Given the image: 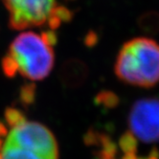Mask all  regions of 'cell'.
<instances>
[{"label": "cell", "instance_id": "1", "mask_svg": "<svg viewBox=\"0 0 159 159\" xmlns=\"http://www.w3.org/2000/svg\"><path fill=\"white\" fill-rule=\"evenodd\" d=\"M54 66V51L41 35L33 32L22 33L11 44L2 61L8 77L17 73L32 81L46 78Z\"/></svg>", "mask_w": 159, "mask_h": 159}, {"label": "cell", "instance_id": "2", "mask_svg": "<svg viewBox=\"0 0 159 159\" xmlns=\"http://www.w3.org/2000/svg\"><path fill=\"white\" fill-rule=\"evenodd\" d=\"M114 71L122 82L149 88L159 82V44L149 38H135L125 43Z\"/></svg>", "mask_w": 159, "mask_h": 159}, {"label": "cell", "instance_id": "3", "mask_svg": "<svg viewBox=\"0 0 159 159\" xmlns=\"http://www.w3.org/2000/svg\"><path fill=\"white\" fill-rule=\"evenodd\" d=\"M0 138L51 159H59L54 134L43 125L27 121L26 117L12 124L0 121Z\"/></svg>", "mask_w": 159, "mask_h": 159}, {"label": "cell", "instance_id": "4", "mask_svg": "<svg viewBox=\"0 0 159 159\" xmlns=\"http://www.w3.org/2000/svg\"><path fill=\"white\" fill-rule=\"evenodd\" d=\"M10 16V26L16 30L46 23L57 0H3Z\"/></svg>", "mask_w": 159, "mask_h": 159}, {"label": "cell", "instance_id": "5", "mask_svg": "<svg viewBox=\"0 0 159 159\" xmlns=\"http://www.w3.org/2000/svg\"><path fill=\"white\" fill-rule=\"evenodd\" d=\"M129 126L130 131L142 142H159V98L136 101L129 111Z\"/></svg>", "mask_w": 159, "mask_h": 159}, {"label": "cell", "instance_id": "6", "mask_svg": "<svg viewBox=\"0 0 159 159\" xmlns=\"http://www.w3.org/2000/svg\"><path fill=\"white\" fill-rule=\"evenodd\" d=\"M0 159H51L0 138Z\"/></svg>", "mask_w": 159, "mask_h": 159}, {"label": "cell", "instance_id": "7", "mask_svg": "<svg viewBox=\"0 0 159 159\" xmlns=\"http://www.w3.org/2000/svg\"><path fill=\"white\" fill-rule=\"evenodd\" d=\"M63 81L68 86L82 84L87 76V68L84 62L78 60H70L63 65Z\"/></svg>", "mask_w": 159, "mask_h": 159}, {"label": "cell", "instance_id": "8", "mask_svg": "<svg viewBox=\"0 0 159 159\" xmlns=\"http://www.w3.org/2000/svg\"><path fill=\"white\" fill-rule=\"evenodd\" d=\"M139 28L147 34H157L159 32V14L156 12H148L138 18Z\"/></svg>", "mask_w": 159, "mask_h": 159}, {"label": "cell", "instance_id": "9", "mask_svg": "<svg viewBox=\"0 0 159 159\" xmlns=\"http://www.w3.org/2000/svg\"><path fill=\"white\" fill-rule=\"evenodd\" d=\"M94 101L96 105L102 106L107 109L115 108L120 103L118 95L110 90H102L96 95Z\"/></svg>", "mask_w": 159, "mask_h": 159}, {"label": "cell", "instance_id": "10", "mask_svg": "<svg viewBox=\"0 0 159 159\" xmlns=\"http://www.w3.org/2000/svg\"><path fill=\"white\" fill-rule=\"evenodd\" d=\"M100 156L106 159H113L117 153V145L106 133L102 134L100 141Z\"/></svg>", "mask_w": 159, "mask_h": 159}, {"label": "cell", "instance_id": "11", "mask_svg": "<svg viewBox=\"0 0 159 159\" xmlns=\"http://www.w3.org/2000/svg\"><path fill=\"white\" fill-rule=\"evenodd\" d=\"M119 147L125 154L136 153L138 147L137 137L130 130L126 131L121 135V137L119 139Z\"/></svg>", "mask_w": 159, "mask_h": 159}, {"label": "cell", "instance_id": "12", "mask_svg": "<svg viewBox=\"0 0 159 159\" xmlns=\"http://www.w3.org/2000/svg\"><path fill=\"white\" fill-rule=\"evenodd\" d=\"M51 15L57 16L61 22H70L74 17V13L71 10L64 6H58V5L53 9Z\"/></svg>", "mask_w": 159, "mask_h": 159}, {"label": "cell", "instance_id": "13", "mask_svg": "<svg viewBox=\"0 0 159 159\" xmlns=\"http://www.w3.org/2000/svg\"><path fill=\"white\" fill-rule=\"evenodd\" d=\"M103 132H99L93 129H89L84 135V143L88 147H99Z\"/></svg>", "mask_w": 159, "mask_h": 159}, {"label": "cell", "instance_id": "14", "mask_svg": "<svg viewBox=\"0 0 159 159\" xmlns=\"http://www.w3.org/2000/svg\"><path fill=\"white\" fill-rule=\"evenodd\" d=\"M36 86L35 84H27L22 88L21 99L25 104H32L35 100Z\"/></svg>", "mask_w": 159, "mask_h": 159}, {"label": "cell", "instance_id": "15", "mask_svg": "<svg viewBox=\"0 0 159 159\" xmlns=\"http://www.w3.org/2000/svg\"><path fill=\"white\" fill-rule=\"evenodd\" d=\"M84 41L85 46H87L89 48L94 47L99 41V37L97 35V33L94 31H89L85 35Z\"/></svg>", "mask_w": 159, "mask_h": 159}, {"label": "cell", "instance_id": "16", "mask_svg": "<svg viewBox=\"0 0 159 159\" xmlns=\"http://www.w3.org/2000/svg\"><path fill=\"white\" fill-rule=\"evenodd\" d=\"M41 36L43 37L45 41H46L51 47H53L54 45H56L57 42H58V36H57V34L54 32V30H49L46 32H43L41 34Z\"/></svg>", "mask_w": 159, "mask_h": 159}, {"label": "cell", "instance_id": "17", "mask_svg": "<svg viewBox=\"0 0 159 159\" xmlns=\"http://www.w3.org/2000/svg\"><path fill=\"white\" fill-rule=\"evenodd\" d=\"M103 159H106V158H103Z\"/></svg>", "mask_w": 159, "mask_h": 159}]
</instances>
